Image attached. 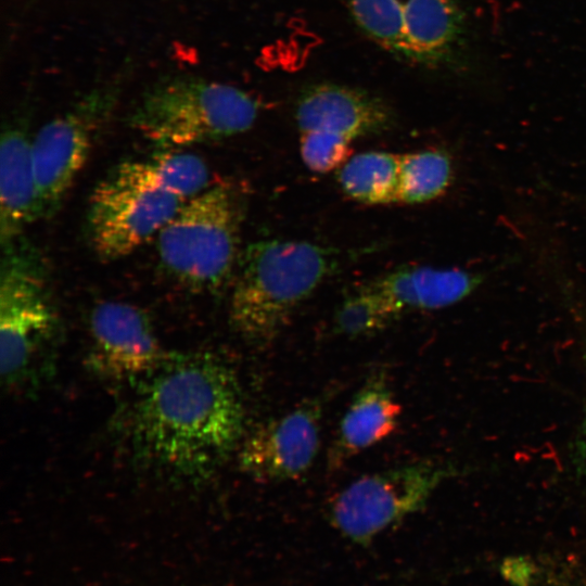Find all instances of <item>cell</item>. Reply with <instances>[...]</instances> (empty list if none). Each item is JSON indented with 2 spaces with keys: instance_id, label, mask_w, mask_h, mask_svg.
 I'll use <instances>...</instances> for the list:
<instances>
[{
  "instance_id": "277c9868",
  "label": "cell",
  "mask_w": 586,
  "mask_h": 586,
  "mask_svg": "<svg viewBox=\"0 0 586 586\" xmlns=\"http://www.w3.org/2000/svg\"><path fill=\"white\" fill-rule=\"evenodd\" d=\"M245 199L233 184L217 183L187 201L157 234L166 272L193 292H213L237 270Z\"/></svg>"
},
{
  "instance_id": "30bf717a",
  "label": "cell",
  "mask_w": 586,
  "mask_h": 586,
  "mask_svg": "<svg viewBox=\"0 0 586 586\" xmlns=\"http://www.w3.org/2000/svg\"><path fill=\"white\" fill-rule=\"evenodd\" d=\"M89 330L88 365L105 378L146 374L167 357L146 314L136 305L117 301L98 304L91 311Z\"/></svg>"
},
{
  "instance_id": "ba28073f",
  "label": "cell",
  "mask_w": 586,
  "mask_h": 586,
  "mask_svg": "<svg viewBox=\"0 0 586 586\" xmlns=\"http://www.w3.org/2000/svg\"><path fill=\"white\" fill-rule=\"evenodd\" d=\"M109 95L95 91L44 124L31 139L40 217L50 216L65 198L89 156Z\"/></svg>"
},
{
  "instance_id": "8fae6325",
  "label": "cell",
  "mask_w": 586,
  "mask_h": 586,
  "mask_svg": "<svg viewBox=\"0 0 586 586\" xmlns=\"http://www.w3.org/2000/svg\"><path fill=\"white\" fill-rule=\"evenodd\" d=\"M295 120L300 133L322 131L353 142L390 130L395 113L384 100L366 90L320 82L301 92Z\"/></svg>"
},
{
  "instance_id": "7c38bea8",
  "label": "cell",
  "mask_w": 586,
  "mask_h": 586,
  "mask_svg": "<svg viewBox=\"0 0 586 586\" xmlns=\"http://www.w3.org/2000/svg\"><path fill=\"white\" fill-rule=\"evenodd\" d=\"M494 272V267L407 265L364 284L400 317L407 311L437 310L456 305L479 292Z\"/></svg>"
},
{
  "instance_id": "d6986e66",
  "label": "cell",
  "mask_w": 586,
  "mask_h": 586,
  "mask_svg": "<svg viewBox=\"0 0 586 586\" xmlns=\"http://www.w3.org/2000/svg\"><path fill=\"white\" fill-rule=\"evenodd\" d=\"M349 11L361 30L377 44L405 59V0H347Z\"/></svg>"
},
{
  "instance_id": "52a82bcc",
  "label": "cell",
  "mask_w": 586,
  "mask_h": 586,
  "mask_svg": "<svg viewBox=\"0 0 586 586\" xmlns=\"http://www.w3.org/2000/svg\"><path fill=\"white\" fill-rule=\"evenodd\" d=\"M55 322L41 262L17 240L4 246L0 276V367L4 382H15L26 372Z\"/></svg>"
},
{
  "instance_id": "2e32d148",
  "label": "cell",
  "mask_w": 586,
  "mask_h": 586,
  "mask_svg": "<svg viewBox=\"0 0 586 586\" xmlns=\"http://www.w3.org/2000/svg\"><path fill=\"white\" fill-rule=\"evenodd\" d=\"M400 154L368 151L351 156L337 169V182L351 199L367 205L397 203Z\"/></svg>"
},
{
  "instance_id": "44dd1931",
  "label": "cell",
  "mask_w": 586,
  "mask_h": 586,
  "mask_svg": "<svg viewBox=\"0 0 586 586\" xmlns=\"http://www.w3.org/2000/svg\"><path fill=\"white\" fill-rule=\"evenodd\" d=\"M569 315L574 322L582 341L586 385V297L578 301L571 308ZM573 459L577 475L582 480L584 486H586V391L583 417L574 440Z\"/></svg>"
},
{
  "instance_id": "8992f818",
  "label": "cell",
  "mask_w": 586,
  "mask_h": 586,
  "mask_svg": "<svg viewBox=\"0 0 586 586\" xmlns=\"http://www.w3.org/2000/svg\"><path fill=\"white\" fill-rule=\"evenodd\" d=\"M456 469L422 460L362 475L333 498L331 522L343 536L365 545L421 510Z\"/></svg>"
},
{
  "instance_id": "5bb4252c",
  "label": "cell",
  "mask_w": 586,
  "mask_h": 586,
  "mask_svg": "<svg viewBox=\"0 0 586 586\" xmlns=\"http://www.w3.org/2000/svg\"><path fill=\"white\" fill-rule=\"evenodd\" d=\"M40 217L31 139L12 125L0 143V234L2 247L16 241L25 226Z\"/></svg>"
},
{
  "instance_id": "3957f363",
  "label": "cell",
  "mask_w": 586,
  "mask_h": 586,
  "mask_svg": "<svg viewBox=\"0 0 586 586\" xmlns=\"http://www.w3.org/2000/svg\"><path fill=\"white\" fill-rule=\"evenodd\" d=\"M336 268L335 253L314 242L267 239L249 244L230 297L232 328L251 344L271 343Z\"/></svg>"
},
{
  "instance_id": "7402d4cb",
  "label": "cell",
  "mask_w": 586,
  "mask_h": 586,
  "mask_svg": "<svg viewBox=\"0 0 586 586\" xmlns=\"http://www.w3.org/2000/svg\"><path fill=\"white\" fill-rule=\"evenodd\" d=\"M542 190L548 192L555 200L566 208L586 213V190L571 191L559 189L547 181H542Z\"/></svg>"
},
{
  "instance_id": "6da1fadb",
  "label": "cell",
  "mask_w": 586,
  "mask_h": 586,
  "mask_svg": "<svg viewBox=\"0 0 586 586\" xmlns=\"http://www.w3.org/2000/svg\"><path fill=\"white\" fill-rule=\"evenodd\" d=\"M148 374L131 419L136 450L183 476L208 472L243 433L244 408L232 370L200 353L166 357Z\"/></svg>"
},
{
  "instance_id": "9a60e30c",
  "label": "cell",
  "mask_w": 586,
  "mask_h": 586,
  "mask_svg": "<svg viewBox=\"0 0 586 586\" xmlns=\"http://www.w3.org/2000/svg\"><path fill=\"white\" fill-rule=\"evenodd\" d=\"M406 58L423 65L449 61L464 35V14L458 0H405Z\"/></svg>"
},
{
  "instance_id": "9c48e42d",
  "label": "cell",
  "mask_w": 586,
  "mask_h": 586,
  "mask_svg": "<svg viewBox=\"0 0 586 586\" xmlns=\"http://www.w3.org/2000/svg\"><path fill=\"white\" fill-rule=\"evenodd\" d=\"M322 405L301 403L292 410L257 425L239 453L240 469L262 483H278L306 473L320 447Z\"/></svg>"
},
{
  "instance_id": "e0dca14e",
  "label": "cell",
  "mask_w": 586,
  "mask_h": 586,
  "mask_svg": "<svg viewBox=\"0 0 586 586\" xmlns=\"http://www.w3.org/2000/svg\"><path fill=\"white\" fill-rule=\"evenodd\" d=\"M456 180L454 154L430 148L400 154L397 203L416 205L444 196Z\"/></svg>"
},
{
  "instance_id": "ffe728a7",
  "label": "cell",
  "mask_w": 586,
  "mask_h": 586,
  "mask_svg": "<svg viewBox=\"0 0 586 586\" xmlns=\"http://www.w3.org/2000/svg\"><path fill=\"white\" fill-rule=\"evenodd\" d=\"M301 157L311 171L326 174L337 170L352 156V142L328 132L300 133Z\"/></svg>"
},
{
  "instance_id": "5b68a950",
  "label": "cell",
  "mask_w": 586,
  "mask_h": 586,
  "mask_svg": "<svg viewBox=\"0 0 586 586\" xmlns=\"http://www.w3.org/2000/svg\"><path fill=\"white\" fill-rule=\"evenodd\" d=\"M258 111V102L234 86L179 77L150 88L130 123L161 150H182L245 132Z\"/></svg>"
},
{
  "instance_id": "ac0fdd59",
  "label": "cell",
  "mask_w": 586,
  "mask_h": 586,
  "mask_svg": "<svg viewBox=\"0 0 586 586\" xmlns=\"http://www.w3.org/2000/svg\"><path fill=\"white\" fill-rule=\"evenodd\" d=\"M399 316L375 292L365 284L346 296L339 305L334 318V331L348 337L373 335Z\"/></svg>"
},
{
  "instance_id": "4fadbf2b",
  "label": "cell",
  "mask_w": 586,
  "mask_h": 586,
  "mask_svg": "<svg viewBox=\"0 0 586 586\" xmlns=\"http://www.w3.org/2000/svg\"><path fill=\"white\" fill-rule=\"evenodd\" d=\"M402 406L384 371L372 372L344 413L328 453V469L337 470L353 457L388 437L398 426Z\"/></svg>"
},
{
  "instance_id": "7a4b0ae2",
  "label": "cell",
  "mask_w": 586,
  "mask_h": 586,
  "mask_svg": "<svg viewBox=\"0 0 586 586\" xmlns=\"http://www.w3.org/2000/svg\"><path fill=\"white\" fill-rule=\"evenodd\" d=\"M209 181L204 160L182 150H161L119 163L90 196L87 220L93 251L103 260L131 254Z\"/></svg>"
}]
</instances>
